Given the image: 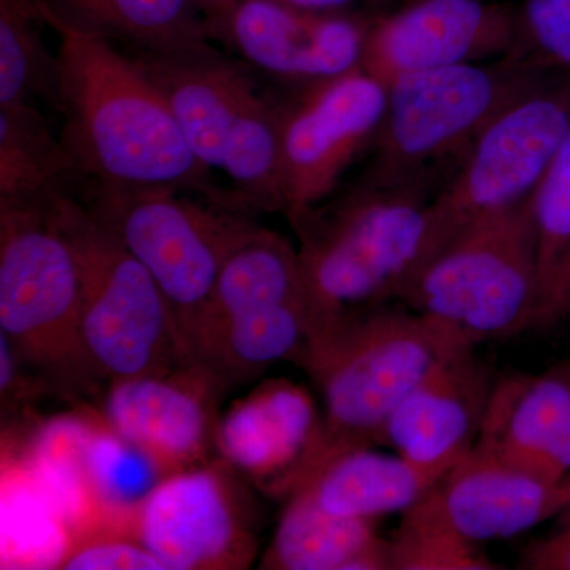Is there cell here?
Masks as SVG:
<instances>
[{"instance_id":"13","label":"cell","mask_w":570,"mask_h":570,"mask_svg":"<svg viewBox=\"0 0 570 570\" xmlns=\"http://www.w3.org/2000/svg\"><path fill=\"white\" fill-rule=\"evenodd\" d=\"M515 10L485 0H409L367 24L362 67L390 85L406 75L510 55Z\"/></svg>"},{"instance_id":"23","label":"cell","mask_w":570,"mask_h":570,"mask_svg":"<svg viewBox=\"0 0 570 570\" xmlns=\"http://www.w3.org/2000/svg\"><path fill=\"white\" fill-rule=\"evenodd\" d=\"M309 341V311L298 299L228 322L198 348L194 365L225 389L283 360L299 365Z\"/></svg>"},{"instance_id":"26","label":"cell","mask_w":570,"mask_h":570,"mask_svg":"<svg viewBox=\"0 0 570 570\" xmlns=\"http://www.w3.org/2000/svg\"><path fill=\"white\" fill-rule=\"evenodd\" d=\"M538 246L534 328L570 316V130L531 195Z\"/></svg>"},{"instance_id":"34","label":"cell","mask_w":570,"mask_h":570,"mask_svg":"<svg viewBox=\"0 0 570 570\" xmlns=\"http://www.w3.org/2000/svg\"><path fill=\"white\" fill-rule=\"evenodd\" d=\"M194 2L204 14L209 33L212 37H216L217 31L223 28L239 0H194Z\"/></svg>"},{"instance_id":"19","label":"cell","mask_w":570,"mask_h":570,"mask_svg":"<svg viewBox=\"0 0 570 570\" xmlns=\"http://www.w3.org/2000/svg\"><path fill=\"white\" fill-rule=\"evenodd\" d=\"M474 450L550 480L570 474V358L497 377Z\"/></svg>"},{"instance_id":"9","label":"cell","mask_w":570,"mask_h":570,"mask_svg":"<svg viewBox=\"0 0 570 570\" xmlns=\"http://www.w3.org/2000/svg\"><path fill=\"white\" fill-rule=\"evenodd\" d=\"M55 202L0 204V333L22 365L56 385L88 389L78 337L80 262Z\"/></svg>"},{"instance_id":"1","label":"cell","mask_w":570,"mask_h":570,"mask_svg":"<svg viewBox=\"0 0 570 570\" xmlns=\"http://www.w3.org/2000/svg\"><path fill=\"white\" fill-rule=\"evenodd\" d=\"M58 37L56 96L62 142L81 178L97 186H168L243 206L190 151L159 89L132 56L40 0ZM245 208V206H243Z\"/></svg>"},{"instance_id":"11","label":"cell","mask_w":570,"mask_h":570,"mask_svg":"<svg viewBox=\"0 0 570 570\" xmlns=\"http://www.w3.org/2000/svg\"><path fill=\"white\" fill-rule=\"evenodd\" d=\"M387 107V86L362 66L276 104L281 181L288 220L324 204L367 153Z\"/></svg>"},{"instance_id":"20","label":"cell","mask_w":570,"mask_h":570,"mask_svg":"<svg viewBox=\"0 0 570 570\" xmlns=\"http://www.w3.org/2000/svg\"><path fill=\"white\" fill-rule=\"evenodd\" d=\"M305 299L298 249L283 235L255 225L225 257L190 346L198 348L228 322L255 311ZM306 302V299H305Z\"/></svg>"},{"instance_id":"6","label":"cell","mask_w":570,"mask_h":570,"mask_svg":"<svg viewBox=\"0 0 570 570\" xmlns=\"http://www.w3.org/2000/svg\"><path fill=\"white\" fill-rule=\"evenodd\" d=\"M52 206L80 262L78 337L92 385L164 376L190 365L167 299L145 265L77 195H63Z\"/></svg>"},{"instance_id":"25","label":"cell","mask_w":570,"mask_h":570,"mask_svg":"<svg viewBox=\"0 0 570 570\" xmlns=\"http://www.w3.org/2000/svg\"><path fill=\"white\" fill-rule=\"evenodd\" d=\"M56 10L107 39L137 50L205 47L208 24L194 0H50Z\"/></svg>"},{"instance_id":"16","label":"cell","mask_w":570,"mask_h":570,"mask_svg":"<svg viewBox=\"0 0 570 570\" xmlns=\"http://www.w3.org/2000/svg\"><path fill=\"white\" fill-rule=\"evenodd\" d=\"M223 390L202 367L164 376L124 379L108 385L105 425L157 461L165 474L204 463L216 445L213 403Z\"/></svg>"},{"instance_id":"30","label":"cell","mask_w":570,"mask_h":570,"mask_svg":"<svg viewBox=\"0 0 570 570\" xmlns=\"http://www.w3.org/2000/svg\"><path fill=\"white\" fill-rule=\"evenodd\" d=\"M390 570H494L498 562L448 519L433 490L401 513L387 539Z\"/></svg>"},{"instance_id":"7","label":"cell","mask_w":570,"mask_h":570,"mask_svg":"<svg viewBox=\"0 0 570 570\" xmlns=\"http://www.w3.org/2000/svg\"><path fill=\"white\" fill-rule=\"evenodd\" d=\"M81 202L151 273L193 365L190 346L217 273L257 223L243 206L178 187L91 184Z\"/></svg>"},{"instance_id":"2","label":"cell","mask_w":570,"mask_h":570,"mask_svg":"<svg viewBox=\"0 0 570 570\" xmlns=\"http://www.w3.org/2000/svg\"><path fill=\"white\" fill-rule=\"evenodd\" d=\"M434 193L360 184L291 220L309 311V347L347 322L400 298L425 235ZM307 347V348H309Z\"/></svg>"},{"instance_id":"14","label":"cell","mask_w":570,"mask_h":570,"mask_svg":"<svg viewBox=\"0 0 570 570\" xmlns=\"http://www.w3.org/2000/svg\"><path fill=\"white\" fill-rule=\"evenodd\" d=\"M475 348L456 346L439 356L382 434V445L436 480L474 450L489 407L497 377Z\"/></svg>"},{"instance_id":"35","label":"cell","mask_w":570,"mask_h":570,"mask_svg":"<svg viewBox=\"0 0 570 570\" xmlns=\"http://www.w3.org/2000/svg\"><path fill=\"white\" fill-rule=\"evenodd\" d=\"M298 9L316 11H343L352 0H277Z\"/></svg>"},{"instance_id":"17","label":"cell","mask_w":570,"mask_h":570,"mask_svg":"<svg viewBox=\"0 0 570 570\" xmlns=\"http://www.w3.org/2000/svg\"><path fill=\"white\" fill-rule=\"evenodd\" d=\"M322 433V415L307 390L268 381L217 420L216 449L258 489L291 498L305 482Z\"/></svg>"},{"instance_id":"10","label":"cell","mask_w":570,"mask_h":570,"mask_svg":"<svg viewBox=\"0 0 570 570\" xmlns=\"http://www.w3.org/2000/svg\"><path fill=\"white\" fill-rule=\"evenodd\" d=\"M569 130L570 73L551 75L498 115L428 206L425 235L403 291L469 228L530 198Z\"/></svg>"},{"instance_id":"4","label":"cell","mask_w":570,"mask_h":570,"mask_svg":"<svg viewBox=\"0 0 570 570\" xmlns=\"http://www.w3.org/2000/svg\"><path fill=\"white\" fill-rule=\"evenodd\" d=\"M132 58L167 100L190 151L209 171H224L239 204L283 213L276 104L246 67L212 43Z\"/></svg>"},{"instance_id":"29","label":"cell","mask_w":570,"mask_h":570,"mask_svg":"<svg viewBox=\"0 0 570 570\" xmlns=\"http://www.w3.org/2000/svg\"><path fill=\"white\" fill-rule=\"evenodd\" d=\"M40 0H0V107L55 102L56 55L45 47Z\"/></svg>"},{"instance_id":"18","label":"cell","mask_w":570,"mask_h":570,"mask_svg":"<svg viewBox=\"0 0 570 570\" xmlns=\"http://www.w3.org/2000/svg\"><path fill=\"white\" fill-rule=\"evenodd\" d=\"M450 523L475 543L505 540L570 509V474L550 480L472 450L433 489Z\"/></svg>"},{"instance_id":"22","label":"cell","mask_w":570,"mask_h":570,"mask_svg":"<svg viewBox=\"0 0 570 570\" xmlns=\"http://www.w3.org/2000/svg\"><path fill=\"white\" fill-rule=\"evenodd\" d=\"M438 482L400 455L365 448L330 460L299 490L333 515L377 521L406 512Z\"/></svg>"},{"instance_id":"27","label":"cell","mask_w":570,"mask_h":570,"mask_svg":"<svg viewBox=\"0 0 570 570\" xmlns=\"http://www.w3.org/2000/svg\"><path fill=\"white\" fill-rule=\"evenodd\" d=\"M75 538L17 456L2 464V569H59Z\"/></svg>"},{"instance_id":"36","label":"cell","mask_w":570,"mask_h":570,"mask_svg":"<svg viewBox=\"0 0 570 570\" xmlns=\"http://www.w3.org/2000/svg\"><path fill=\"white\" fill-rule=\"evenodd\" d=\"M374 7H395L403 6V3L409 2V0H371Z\"/></svg>"},{"instance_id":"12","label":"cell","mask_w":570,"mask_h":570,"mask_svg":"<svg viewBox=\"0 0 570 570\" xmlns=\"http://www.w3.org/2000/svg\"><path fill=\"white\" fill-rule=\"evenodd\" d=\"M227 461L167 475L135 510L130 535L167 570H223L249 566L255 535L245 497Z\"/></svg>"},{"instance_id":"5","label":"cell","mask_w":570,"mask_h":570,"mask_svg":"<svg viewBox=\"0 0 570 570\" xmlns=\"http://www.w3.org/2000/svg\"><path fill=\"white\" fill-rule=\"evenodd\" d=\"M456 346L407 306H382L307 348L299 365L321 389L325 412L303 485L341 453L382 445L397 404Z\"/></svg>"},{"instance_id":"31","label":"cell","mask_w":570,"mask_h":570,"mask_svg":"<svg viewBox=\"0 0 570 570\" xmlns=\"http://www.w3.org/2000/svg\"><path fill=\"white\" fill-rule=\"evenodd\" d=\"M509 58L547 73H570V0H524Z\"/></svg>"},{"instance_id":"28","label":"cell","mask_w":570,"mask_h":570,"mask_svg":"<svg viewBox=\"0 0 570 570\" xmlns=\"http://www.w3.org/2000/svg\"><path fill=\"white\" fill-rule=\"evenodd\" d=\"M86 474L102 510L105 530L129 528L135 510L165 478L164 469L148 453L96 422L86 445Z\"/></svg>"},{"instance_id":"21","label":"cell","mask_w":570,"mask_h":570,"mask_svg":"<svg viewBox=\"0 0 570 570\" xmlns=\"http://www.w3.org/2000/svg\"><path fill=\"white\" fill-rule=\"evenodd\" d=\"M262 568L390 570L387 539L377 534L376 521L333 515L299 490L287 498Z\"/></svg>"},{"instance_id":"3","label":"cell","mask_w":570,"mask_h":570,"mask_svg":"<svg viewBox=\"0 0 570 570\" xmlns=\"http://www.w3.org/2000/svg\"><path fill=\"white\" fill-rule=\"evenodd\" d=\"M551 75L505 56L396 78L362 186L438 194L489 124Z\"/></svg>"},{"instance_id":"33","label":"cell","mask_w":570,"mask_h":570,"mask_svg":"<svg viewBox=\"0 0 570 570\" xmlns=\"http://www.w3.org/2000/svg\"><path fill=\"white\" fill-rule=\"evenodd\" d=\"M520 564L521 569L530 570H570V521L560 530L531 542L521 554Z\"/></svg>"},{"instance_id":"8","label":"cell","mask_w":570,"mask_h":570,"mask_svg":"<svg viewBox=\"0 0 570 570\" xmlns=\"http://www.w3.org/2000/svg\"><path fill=\"white\" fill-rule=\"evenodd\" d=\"M397 299L461 346L534 328L538 246L531 197L469 228Z\"/></svg>"},{"instance_id":"15","label":"cell","mask_w":570,"mask_h":570,"mask_svg":"<svg viewBox=\"0 0 570 570\" xmlns=\"http://www.w3.org/2000/svg\"><path fill=\"white\" fill-rule=\"evenodd\" d=\"M367 24L343 11L298 9L277 0H239L216 37L250 66L302 86L362 66Z\"/></svg>"},{"instance_id":"32","label":"cell","mask_w":570,"mask_h":570,"mask_svg":"<svg viewBox=\"0 0 570 570\" xmlns=\"http://www.w3.org/2000/svg\"><path fill=\"white\" fill-rule=\"evenodd\" d=\"M119 534V531H97L78 540L59 569L167 570L137 539H124Z\"/></svg>"},{"instance_id":"24","label":"cell","mask_w":570,"mask_h":570,"mask_svg":"<svg viewBox=\"0 0 570 570\" xmlns=\"http://www.w3.org/2000/svg\"><path fill=\"white\" fill-rule=\"evenodd\" d=\"M81 178L33 104L0 107V204H50Z\"/></svg>"}]
</instances>
